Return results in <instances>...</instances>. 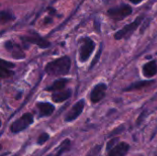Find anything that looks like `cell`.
<instances>
[{"instance_id": "6da1fadb", "label": "cell", "mask_w": 157, "mask_h": 156, "mask_svg": "<svg viewBox=\"0 0 157 156\" xmlns=\"http://www.w3.org/2000/svg\"><path fill=\"white\" fill-rule=\"evenodd\" d=\"M71 69V59L68 56H62L57 58L45 66V72L49 75L52 76H62L65 75L70 72Z\"/></svg>"}, {"instance_id": "7a4b0ae2", "label": "cell", "mask_w": 157, "mask_h": 156, "mask_svg": "<svg viewBox=\"0 0 157 156\" xmlns=\"http://www.w3.org/2000/svg\"><path fill=\"white\" fill-rule=\"evenodd\" d=\"M144 18V16H140V17H136L130 24L125 25L122 29H121L120 30H118L114 34V39L117 40H122V39L130 38L132 36V34H133L135 32V30L140 27V25L142 24Z\"/></svg>"}, {"instance_id": "3957f363", "label": "cell", "mask_w": 157, "mask_h": 156, "mask_svg": "<svg viewBox=\"0 0 157 156\" xmlns=\"http://www.w3.org/2000/svg\"><path fill=\"white\" fill-rule=\"evenodd\" d=\"M34 122V117L31 113L27 112L23 114L20 118L16 120L11 125H10V131L12 133H19L21 131H24L27 130L31 124Z\"/></svg>"}, {"instance_id": "277c9868", "label": "cell", "mask_w": 157, "mask_h": 156, "mask_svg": "<svg viewBox=\"0 0 157 156\" xmlns=\"http://www.w3.org/2000/svg\"><path fill=\"white\" fill-rule=\"evenodd\" d=\"M80 41L81 45L79 48V61L81 63H86L93 53L96 44L89 37L82 38Z\"/></svg>"}, {"instance_id": "5b68a950", "label": "cell", "mask_w": 157, "mask_h": 156, "mask_svg": "<svg viewBox=\"0 0 157 156\" xmlns=\"http://www.w3.org/2000/svg\"><path fill=\"white\" fill-rule=\"evenodd\" d=\"M132 13V8L131 6L123 4L119 6L111 7L108 10V15L109 17L116 21H120L124 19L125 17H129Z\"/></svg>"}, {"instance_id": "8992f818", "label": "cell", "mask_w": 157, "mask_h": 156, "mask_svg": "<svg viewBox=\"0 0 157 156\" xmlns=\"http://www.w3.org/2000/svg\"><path fill=\"white\" fill-rule=\"evenodd\" d=\"M20 40L24 42L25 45H27L28 43L29 44H35L38 47L41 48V49H46L49 48L51 46V42L45 39H43L42 37H40L39 34L35 33V32H31L29 35L26 36H22L20 38Z\"/></svg>"}, {"instance_id": "52a82bcc", "label": "cell", "mask_w": 157, "mask_h": 156, "mask_svg": "<svg viewBox=\"0 0 157 156\" xmlns=\"http://www.w3.org/2000/svg\"><path fill=\"white\" fill-rule=\"evenodd\" d=\"M85 100L84 99H80L78 100L70 109L69 111L65 114L64 116V121L65 122H72L74 120H75L83 112L84 108H85Z\"/></svg>"}, {"instance_id": "ba28073f", "label": "cell", "mask_w": 157, "mask_h": 156, "mask_svg": "<svg viewBox=\"0 0 157 156\" xmlns=\"http://www.w3.org/2000/svg\"><path fill=\"white\" fill-rule=\"evenodd\" d=\"M107 91V85L104 83H99L96 85L90 93V100L92 103L97 104L100 102L106 96Z\"/></svg>"}, {"instance_id": "9c48e42d", "label": "cell", "mask_w": 157, "mask_h": 156, "mask_svg": "<svg viewBox=\"0 0 157 156\" xmlns=\"http://www.w3.org/2000/svg\"><path fill=\"white\" fill-rule=\"evenodd\" d=\"M5 48L6 50L11 54V56L15 59H24L25 58V52L22 50V47L14 42L13 40H7L5 42Z\"/></svg>"}, {"instance_id": "30bf717a", "label": "cell", "mask_w": 157, "mask_h": 156, "mask_svg": "<svg viewBox=\"0 0 157 156\" xmlns=\"http://www.w3.org/2000/svg\"><path fill=\"white\" fill-rule=\"evenodd\" d=\"M130 150V144L126 142H120L110 151H109V156H126Z\"/></svg>"}, {"instance_id": "8fae6325", "label": "cell", "mask_w": 157, "mask_h": 156, "mask_svg": "<svg viewBox=\"0 0 157 156\" xmlns=\"http://www.w3.org/2000/svg\"><path fill=\"white\" fill-rule=\"evenodd\" d=\"M36 108L39 110V118L50 117L55 110V107L48 102H38L36 104Z\"/></svg>"}, {"instance_id": "7c38bea8", "label": "cell", "mask_w": 157, "mask_h": 156, "mask_svg": "<svg viewBox=\"0 0 157 156\" xmlns=\"http://www.w3.org/2000/svg\"><path fill=\"white\" fill-rule=\"evenodd\" d=\"M72 96V91L70 89L67 90H61L57 92H53L52 95V99L54 103H63L69 99Z\"/></svg>"}, {"instance_id": "4fadbf2b", "label": "cell", "mask_w": 157, "mask_h": 156, "mask_svg": "<svg viewBox=\"0 0 157 156\" xmlns=\"http://www.w3.org/2000/svg\"><path fill=\"white\" fill-rule=\"evenodd\" d=\"M143 74L145 77L151 78L157 74V63L155 60L146 63L143 66Z\"/></svg>"}, {"instance_id": "5bb4252c", "label": "cell", "mask_w": 157, "mask_h": 156, "mask_svg": "<svg viewBox=\"0 0 157 156\" xmlns=\"http://www.w3.org/2000/svg\"><path fill=\"white\" fill-rule=\"evenodd\" d=\"M68 82H69L68 79L60 78V79L54 81V83H53L51 86H48V87L46 88V90L49 91V92H57V91H61V90H63V89L66 86V85H67Z\"/></svg>"}, {"instance_id": "9a60e30c", "label": "cell", "mask_w": 157, "mask_h": 156, "mask_svg": "<svg viewBox=\"0 0 157 156\" xmlns=\"http://www.w3.org/2000/svg\"><path fill=\"white\" fill-rule=\"evenodd\" d=\"M155 81L154 80H150V81H141V82H136L132 85H131L129 87L125 88L124 91H132V90H139L142 89L145 86H149L151 85H153Z\"/></svg>"}, {"instance_id": "2e32d148", "label": "cell", "mask_w": 157, "mask_h": 156, "mask_svg": "<svg viewBox=\"0 0 157 156\" xmlns=\"http://www.w3.org/2000/svg\"><path fill=\"white\" fill-rule=\"evenodd\" d=\"M70 148H71V141H70L69 139L63 140V141L61 143L60 146H59L58 152L56 153V154L54 156H62L63 154L68 152V151L70 150Z\"/></svg>"}, {"instance_id": "e0dca14e", "label": "cell", "mask_w": 157, "mask_h": 156, "mask_svg": "<svg viewBox=\"0 0 157 156\" xmlns=\"http://www.w3.org/2000/svg\"><path fill=\"white\" fill-rule=\"evenodd\" d=\"M14 72L12 70H10L9 68H6V67H3V66H0V76L2 79H5V78H7V77H10L12 75H14Z\"/></svg>"}, {"instance_id": "ac0fdd59", "label": "cell", "mask_w": 157, "mask_h": 156, "mask_svg": "<svg viewBox=\"0 0 157 156\" xmlns=\"http://www.w3.org/2000/svg\"><path fill=\"white\" fill-rule=\"evenodd\" d=\"M0 17H1V23L2 24H6V23H7V22H9V21L14 19L13 15H11L7 11H2Z\"/></svg>"}, {"instance_id": "d6986e66", "label": "cell", "mask_w": 157, "mask_h": 156, "mask_svg": "<svg viewBox=\"0 0 157 156\" xmlns=\"http://www.w3.org/2000/svg\"><path fill=\"white\" fill-rule=\"evenodd\" d=\"M50 140V134L47 132H42L39 135L37 139V144L39 145H43L45 143H47Z\"/></svg>"}, {"instance_id": "ffe728a7", "label": "cell", "mask_w": 157, "mask_h": 156, "mask_svg": "<svg viewBox=\"0 0 157 156\" xmlns=\"http://www.w3.org/2000/svg\"><path fill=\"white\" fill-rule=\"evenodd\" d=\"M120 143V139H119V137H114V138H111L109 142H108V143H107V147H106V150L109 152V151H110L117 143Z\"/></svg>"}, {"instance_id": "44dd1931", "label": "cell", "mask_w": 157, "mask_h": 156, "mask_svg": "<svg viewBox=\"0 0 157 156\" xmlns=\"http://www.w3.org/2000/svg\"><path fill=\"white\" fill-rule=\"evenodd\" d=\"M0 66H3V67H6V68H13V67H15V64L14 63H10V62H6V61H5L4 59H1V61H0Z\"/></svg>"}, {"instance_id": "7402d4cb", "label": "cell", "mask_w": 157, "mask_h": 156, "mask_svg": "<svg viewBox=\"0 0 157 156\" xmlns=\"http://www.w3.org/2000/svg\"><path fill=\"white\" fill-rule=\"evenodd\" d=\"M124 131V127L123 126H121L120 128H119V131H112L110 134H109V136H111V137H116V134L117 133H121V132H122Z\"/></svg>"}, {"instance_id": "603a6c76", "label": "cell", "mask_w": 157, "mask_h": 156, "mask_svg": "<svg viewBox=\"0 0 157 156\" xmlns=\"http://www.w3.org/2000/svg\"><path fill=\"white\" fill-rule=\"evenodd\" d=\"M100 54H101V48H100V49H99V51H98V55H97V57H95V58H94V61H93V62H92V63H91V68H93V66L95 65V63H97V62H98V58H99Z\"/></svg>"}, {"instance_id": "cb8c5ba5", "label": "cell", "mask_w": 157, "mask_h": 156, "mask_svg": "<svg viewBox=\"0 0 157 156\" xmlns=\"http://www.w3.org/2000/svg\"><path fill=\"white\" fill-rule=\"evenodd\" d=\"M130 2H132V4H134V5H138V4H140L143 0H129Z\"/></svg>"}]
</instances>
